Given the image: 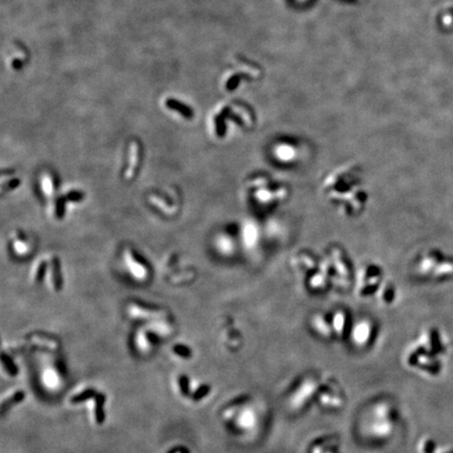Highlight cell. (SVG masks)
Wrapping results in <instances>:
<instances>
[{
	"label": "cell",
	"instance_id": "2",
	"mask_svg": "<svg viewBox=\"0 0 453 453\" xmlns=\"http://www.w3.org/2000/svg\"><path fill=\"white\" fill-rule=\"evenodd\" d=\"M321 192L326 203L347 219L360 216L369 201L362 170L353 163L337 167L326 175Z\"/></svg>",
	"mask_w": 453,
	"mask_h": 453
},
{
	"label": "cell",
	"instance_id": "5",
	"mask_svg": "<svg viewBox=\"0 0 453 453\" xmlns=\"http://www.w3.org/2000/svg\"><path fill=\"white\" fill-rule=\"evenodd\" d=\"M273 155L276 158L275 161L280 163V164L283 165H295L296 163L300 159H298V155H299V151L298 149L294 146H291V145H279V146H276L274 148L273 151Z\"/></svg>",
	"mask_w": 453,
	"mask_h": 453
},
{
	"label": "cell",
	"instance_id": "4",
	"mask_svg": "<svg viewBox=\"0 0 453 453\" xmlns=\"http://www.w3.org/2000/svg\"><path fill=\"white\" fill-rule=\"evenodd\" d=\"M356 291L361 298L378 296L384 304L391 303L396 294L394 284L385 278L384 270L371 262L360 268Z\"/></svg>",
	"mask_w": 453,
	"mask_h": 453
},
{
	"label": "cell",
	"instance_id": "3",
	"mask_svg": "<svg viewBox=\"0 0 453 453\" xmlns=\"http://www.w3.org/2000/svg\"><path fill=\"white\" fill-rule=\"evenodd\" d=\"M249 203L260 211L275 210L283 205L289 196L288 187L271 175L259 173L247 182Z\"/></svg>",
	"mask_w": 453,
	"mask_h": 453
},
{
	"label": "cell",
	"instance_id": "1",
	"mask_svg": "<svg viewBox=\"0 0 453 453\" xmlns=\"http://www.w3.org/2000/svg\"><path fill=\"white\" fill-rule=\"evenodd\" d=\"M293 270L300 283L313 294H323L330 289H342L351 281V265L344 252L338 248L324 251L322 255L300 251L292 259Z\"/></svg>",
	"mask_w": 453,
	"mask_h": 453
},
{
	"label": "cell",
	"instance_id": "7",
	"mask_svg": "<svg viewBox=\"0 0 453 453\" xmlns=\"http://www.w3.org/2000/svg\"><path fill=\"white\" fill-rule=\"evenodd\" d=\"M21 66H22V63H21V61H19V60H15V61L13 62V67H14L15 69H20Z\"/></svg>",
	"mask_w": 453,
	"mask_h": 453
},
{
	"label": "cell",
	"instance_id": "6",
	"mask_svg": "<svg viewBox=\"0 0 453 453\" xmlns=\"http://www.w3.org/2000/svg\"><path fill=\"white\" fill-rule=\"evenodd\" d=\"M166 106L168 108H170V110H172L174 112H177L178 114L184 116L187 119H191L193 117V115H194L193 111L191 110V108L188 105H186V104H184L182 102H179V101H177L175 99H168V100H166Z\"/></svg>",
	"mask_w": 453,
	"mask_h": 453
}]
</instances>
